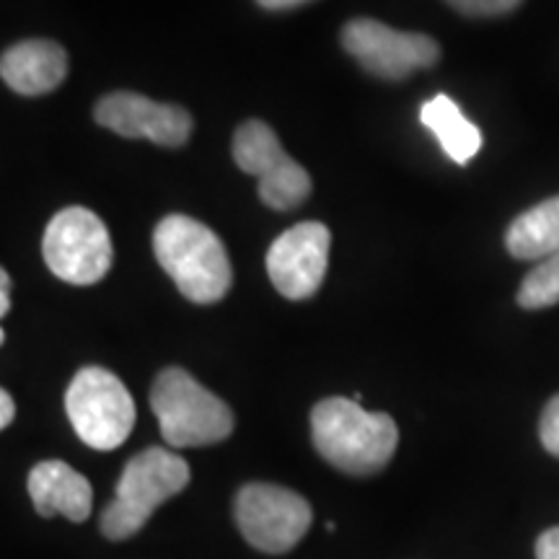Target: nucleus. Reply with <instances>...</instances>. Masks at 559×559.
<instances>
[{"label": "nucleus", "mask_w": 559, "mask_h": 559, "mask_svg": "<svg viewBox=\"0 0 559 559\" xmlns=\"http://www.w3.org/2000/svg\"><path fill=\"white\" fill-rule=\"evenodd\" d=\"M311 436L321 459L353 477L381 472L400 445L394 417L386 412H366L355 400L342 396H332L313 407Z\"/></svg>", "instance_id": "obj_1"}, {"label": "nucleus", "mask_w": 559, "mask_h": 559, "mask_svg": "<svg viewBox=\"0 0 559 559\" xmlns=\"http://www.w3.org/2000/svg\"><path fill=\"white\" fill-rule=\"evenodd\" d=\"M153 251L181 296L192 304H218L234 283L218 234L190 215H166L153 230Z\"/></svg>", "instance_id": "obj_2"}, {"label": "nucleus", "mask_w": 559, "mask_h": 559, "mask_svg": "<svg viewBox=\"0 0 559 559\" xmlns=\"http://www.w3.org/2000/svg\"><path fill=\"white\" fill-rule=\"evenodd\" d=\"M190 464L169 449H145L124 464L115 500L102 510V534L124 542L148 523L153 510L190 485Z\"/></svg>", "instance_id": "obj_3"}, {"label": "nucleus", "mask_w": 559, "mask_h": 559, "mask_svg": "<svg viewBox=\"0 0 559 559\" xmlns=\"http://www.w3.org/2000/svg\"><path fill=\"white\" fill-rule=\"evenodd\" d=\"M151 409L171 449H200L234 432V412L185 368H164L151 389Z\"/></svg>", "instance_id": "obj_4"}, {"label": "nucleus", "mask_w": 559, "mask_h": 559, "mask_svg": "<svg viewBox=\"0 0 559 559\" xmlns=\"http://www.w3.org/2000/svg\"><path fill=\"white\" fill-rule=\"evenodd\" d=\"M66 412L73 430L88 449L115 451L135 428V402L115 373L99 366H86L70 381Z\"/></svg>", "instance_id": "obj_5"}, {"label": "nucleus", "mask_w": 559, "mask_h": 559, "mask_svg": "<svg viewBox=\"0 0 559 559\" xmlns=\"http://www.w3.org/2000/svg\"><path fill=\"white\" fill-rule=\"evenodd\" d=\"M41 254L52 275L70 285L99 283L115 262L107 226L86 207H66L47 223Z\"/></svg>", "instance_id": "obj_6"}, {"label": "nucleus", "mask_w": 559, "mask_h": 559, "mask_svg": "<svg viewBox=\"0 0 559 559\" xmlns=\"http://www.w3.org/2000/svg\"><path fill=\"white\" fill-rule=\"evenodd\" d=\"M236 526L251 547L264 555H285L311 528V506L288 487L251 481L234 502Z\"/></svg>", "instance_id": "obj_7"}, {"label": "nucleus", "mask_w": 559, "mask_h": 559, "mask_svg": "<svg viewBox=\"0 0 559 559\" xmlns=\"http://www.w3.org/2000/svg\"><path fill=\"white\" fill-rule=\"evenodd\" d=\"M234 160L241 171L260 179V200L272 210L298 207L311 194V177L296 164L270 124L243 122L234 135Z\"/></svg>", "instance_id": "obj_8"}, {"label": "nucleus", "mask_w": 559, "mask_h": 559, "mask_svg": "<svg viewBox=\"0 0 559 559\" xmlns=\"http://www.w3.org/2000/svg\"><path fill=\"white\" fill-rule=\"evenodd\" d=\"M342 47L383 81H404L412 70L432 68L440 58L438 41L428 34L400 32L376 19H353L342 29Z\"/></svg>", "instance_id": "obj_9"}, {"label": "nucleus", "mask_w": 559, "mask_h": 559, "mask_svg": "<svg viewBox=\"0 0 559 559\" xmlns=\"http://www.w3.org/2000/svg\"><path fill=\"white\" fill-rule=\"evenodd\" d=\"M332 234L324 223L304 221L272 241L267 275L280 296L306 300L321 288L330 262Z\"/></svg>", "instance_id": "obj_10"}, {"label": "nucleus", "mask_w": 559, "mask_h": 559, "mask_svg": "<svg viewBox=\"0 0 559 559\" xmlns=\"http://www.w3.org/2000/svg\"><path fill=\"white\" fill-rule=\"evenodd\" d=\"M94 120L122 138H145L166 148H179L192 135L190 111L153 102L143 94L117 91L96 104Z\"/></svg>", "instance_id": "obj_11"}, {"label": "nucleus", "mask_w": 559, "mask_h": 559, "mask_svg": "<svg viewBox=\"0 0 559 559\" xmlns=\"http://www.w3.org/2000/svg\"><path fill=\"white\" fill-rule=\"evenodd\" d=\"M0 75L21 96L50 94L66 81L68 55L58 41L26 39L9 47L0 60Z\"/></svg>", "instance_id": "obj_12"}, {"label": "nucleus", "mask_w": 559, "mask_h": 559, "mask_svg": "<svg viewBox=\"0 0 559 559\" xmlns=\"http://www.w3.org/2000/svg\"><path fill=\"white\" fill-rule=\"evenodd\" d=\"M26 487L41 519H52L55 513H60L68 521L83 523L91 515L94 489L88 479L66 461H41L29 472Z\"/></svg>", "instance_id": "obj_13"}, {"label": "nucleus", "mask_w": 559, "mask_h": 559, "mask_svg": "<svg viewBox=\"0 0 559 559\" xmlns=\"http://www.w3.org/2000/svg\"><path fill=\"white\" fill-rule=\"evenodd\" d=\"M419 120L438 138L440 148L445 156L456 160L459 166H466L477 156L481 148V132L474 122L464 117L459 104L451 96L438 94L419 109Z\"/></svg>", "instance_id": "obj_14"}, {"label": "nucleus", "mask_w": 559, "mask_h": 559, "mask_svg": "<svg viewBox=\"0 0 559 559\" xmlns=\"http://www.w3.org/2000/svg\"><path fill=\"white\" fill-rule=\"evenodd\" d=\"M506 247L515 260L539 262L559 251V194L534 205L510 223Z\"/></svg>", "instance_id": "obj_15"}, {"label": "nucleus", "mask_w": 559, "mask_h": 559, "mask_svg": "<svg viewBox=\"0 0 559 559\" xmlns=\"http://www.w3.org/2000/svg\"><path fill=\"white\" fill-rule=\"evenodd\" d=\"M515 298H519L521 309L526 311L549 309V306L559 304V251L542 260L523 277Z\"/></svg>", "instance_id": "obj_16"}, {"label": "nucleus", "mask_w": 559, "mask_h": 559, "mask_svg": "<svg viewBox=\"0 0 559 559\" xmlns=\"http://www.w3.org/2000/svg\"><path fill=\"white\" fill-rule=\"evenodd\" d=\"M453 5L459 13L474 19H487V16H506V13L515 11L523 0H445Z\"/></svg>", "instance_id": "obj_17"}, {"label": "nucleus", "mask_w": 559, "mask_h": 559, "mask_svg": "<svg viewBox=\"0 0 559 559\" xmlns=\"http://www.w3.org/2000/svg\"><path fill=\"white\" fill-rule=\"evenodd\" d=\"M539 438L551 456L559 459V394L555 400H549L547 407H544L542 423H539Z\"/></svg>", "instance_id": "obj_18"}, {"label": "nucleus", "mask_w": 559, "mask_h": 559, "mask_svg": "<svg viewBox=\"0 0 559 559\" xmlns=\"http://www.w3.org/2000/svg\"><path fill=\"white\" fill-rule=\"evenodd\" d=\"M536 559H559V526L544 531L536 542Z\"/></svg>", "instance_id": "obj_19"}, {"label": "nucleus", "mask_w": 559, "mask_h": 559, "mask_svg": "<svg viewBox=\"0 0 559 559\" xmlns=\"http://www.w3.org/2000/svg\"><path fill=\"white\" fill-rule=\"evenodd\" d=\"M16 417V404H13L9 391H0V428H9Z\"/></svg>", "instance_id": "obj_20"}, {"label": "nucleus", "mask_w": 559, "mask_h": 559, "mask_svg": "<svg viewBox=\"0 0 559 559\" xmlns=\"http://www.w3.org/2000/svg\"><path fill=\"white\" fill-rule=\"evenodd\" d=\"M11 311V277L9 272H0V317Z\"/></svg>", "instance_id": "obj_21"}, {"label": "nucleus", "mask_w": 559, "mask_h": 559, "mask_svg": "<svg viewBox=\"0 0 559 559\" xmlns=\"http://www.w3.org/2000/svg\"><path fill=\"white\" fill-rule=\"evenodd\" d=\"M257 3L267 11H288V9H296V5L309 3V0H257Z\"/></svg>", "instance_id": "obj_22"}]
</instances>
